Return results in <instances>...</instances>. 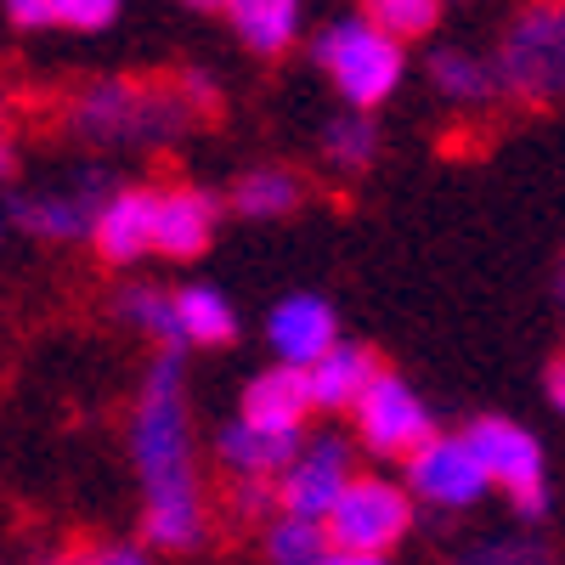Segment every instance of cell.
Masks as SVG:
<instances>
[{
  "instance_id": "obj_1",
  "label": "cell",
  "mask_w": 565,
  "mask_h": 565,
  "mask_svg": "<svg viewBox=\"0 0 565 565\" xmlns=\"http://www.w3.org/2000/svg\"><path fill=\"white\" fill-rule=\"evenodd\" d=\"M130 458L141 476V548L186 554L204 543V492L193 463V418L181 396V356L159 351L130 413Z\"/></svg>"
},
{
  "instance_id": "obj_2",
  "label": "cell",
  "mask_w": 565,
  "mask_h": 565,
  "mask_svg": "<svg viewBox=\"0 0 565 565\" xmlns=\"http://www.w3.org/2000/svg\"><path fill=\"white\" fill-rule=\"evenodd\" d=\"M68 130L90 148H159V141H175L186 125H199V114L186 108V97L175 90L170 74H153V79H125V74H108V79H90L79 85L68 108H63Z\"/></svg>"
},
{
  "instance_id": "obj_3",
  "label": "cell",
  "mask_w": 565,
  "mask_h": 565,
  "mask_svg": "<svg viewBox=\"0 0 565 565\" xmlns=\"http://www.w3.org/2000/svg\"><path fill=\"white\" fill-rule=\"evenodd\" d=\"M498 90L526 108L565 97V0H526L498 45Z\"/></svg>"
},
{
  "instance_id": "obj_4",
  "label": "cell",
  "mask_w": 565,
  "mask_h": 565,
  "mask_svg": "<svg viewBox=\"0 0 565 565\" xmlns=\"http://www.w3.org/2000/svg\"><path fill=\"white\" fill-rule=\"evenodd\" d=\"M311 57L317 68L334 79V90L351 103V114H367V108H380L391 90L402 85L407 74V57H402V45L391 34H380L367 18H340V23H328L311 45Z\"/></svg>"
},
{
  "instance_id": "obj_5",
  "label": "cell",
  "mask_w": 565,
  "mask_h": 565,
  "mask_svg": "<svg viewBox=\"0 0 565 565\" xmlns=\"http://www.w3.org/2000/svg\"><path fill=\"white\" fill-rule=\"evenodd\" d=\"M463 441L476 447L487 481H498L509 492L514 514H521V521H543L548 514V463H543V447H537V436L526 430V424L487 413L463 430Z\"/></svg>"
},
{
  "instance_id": "obj_6",
  "label": "cell",
  "mask_w": 565,
  "mask_h": 565,
  "mask_svg": "<svg viewBox=\"0 0 565 565\" xmlns=\"http://www.w3.org/2000/svg\"><path fill=\"white\" fill-rule=\"evenodd\" d=\"M328 543L345 554H391L413 532V492L380 476H356L322 521Z\"/></svg>"
},
{
  "instance_id": "obj_7",
  "label": "cell",
  "mask_w": 565,
  "mask_h": 565,
  "mask_svg": "<svg viewBox=\"0 0 565 565\" xmlns=\"http://www.w3.org/2000/svg\"><path fill=\"white\" fill-rule=\"evenodd\" d=\"M351 413H356L362 447L380 452V458H413L418 447H430V441L441 436L436 418H430V407L418 402V391L402 380V373H391V367L362 391V402H356Z\"/></svg>"
},
{
  "instance_id": "obj_8",
  "label": "cell",
  "mask_w": 565,
  "mask_h": 565,
  "mask_svg": "<svg viewBox=\"0 0 565 565\" xmlns=\"http://www.w3.org/2000/svg\"><path fill=\"white\" fill-rule=\"evenodd\" d=\"M356 481V452L345 436H317L300 447V458L277 476V509L295 521H328V509L340 503V492Z\"/></svg>"
},
{
  "instance_id": "obj_9",
  "label": "cell",
  "mask_w": 565,
  "mask_h": 565,
  "mask_svg": "<svg viewBox=\"0 0 565 565\" xmlns=\"http://www.w3.org/2000/svg\"><path fill=\"white\" fill-rule=\"evenodd\" d=\"M119 193L108 170H85L68 193H40V199H12V221L29 232V238H52V244H74L90 238L103 204Z\"/></svg>"
},
{
  "instance_id": "obj_10",
  "label": "cell",
  "mask_w": 565,
  "mask_h": 565,
  "mask_svg": "<svg viewBox=\"0 0 565 565\" xmlns=\"http://www.w3.org/2000/svg\"><path fill=\"white\" fill-rule=\"evenodd\" d=\"M407 487H413V498L436 503V509H469V503H481V492L492 481L463 436H436L430 447H418L407 458Z\"/></svg>"
},
{
  "instance_id": "obj_11",
  "label": "cell",
  "mask_w": 565,
  "mask_h": 565,
  "mask_svg": "<svg viewBox=\"0 0 565 565\" xmlns=\"http://www.w3.org/2000/svg\"><path fill=\"white\" fill-rule=\"evenodd\" d=\"M215 226H221V199L215 193H204V186H193V181L159 186L153 249L164 260H199L215 244Z\"/></svg>"
},
{
  "instance_id": "obj_12",
  "label": "cell",
  "mask_w": 565,
  "mask_h": 565,
  "mask_svg": "<svg viewBox=\"0 0 565 565\" xmlns=\"http://www.w3.org/2000/svg\"><path fill=\"white\" fill-rule=\"evenodd\" d=\"M266 340L277 351V362L289 367H311L317 356H328L340 345V317L322 295H289L271 317H266Z\"/></svg>"
},
{
  "instance_id": "obj_13",
  "label": "cell",
  "mask_w": 565,
  "mask_h": 565,
  "mask_svg": "<svg viewBox=\"0 0 565 565\" xmlns=\"http://www.w3.org/2000/svg\"><path fill=\"white\" fill-rule=\"evenodd\" d=\"M153 215H159V186H119L90 226V244L108 266H136L141 255H153Z\"/></svg>"
},
{
  "instance_id": "obj_14",
  "label": "cell",
  "mask_w": 565,
  "mask_h": 565,
  "mask_svg": "<svg viewBox=\"0 0 565 565\" xmlns=\"http://www.w3.org/2000/svg\"><path fill=\"white\" fill-rule=\"evenodd\" d=\"M244 424H255V430L266 436H300L306 418H311V380L306 367H289L277 362L266 373H255V380L244 385Z\"/></svg>"
},
{
  "instance_id": "obj_15",
  "label": "cell",
  "mask_w": 565,
  "mask_h": 565,
  "mask_svg": "<svg viewBox=\"0 0 565 565\" xmlns=\"http://www.w3.org/2000/svg\"><path fill=\"white\" fill-rule=\"evenodd\" d=\"M380 373H385V362L373 356L367 345H334L328 356H317V362L306 367V380H311V407L345 413V407L362 402V391L380 380Z\"/></svg>"
},
{
  "instance_id": "obj_16",
  "label": "cell",
  "mask_w": 565,
  "mask_h": 565,
  "mask_svg": "<svg viewBox=\"0 0 565 565\" xmlns=\"http://www.w3.org/2000/svg\"><path fill=\"white\" fill-rule=\"evenodd\" d=\"M215 458L238 481H277L282 469L300 458V436H266V430H255V424L232 418L226 430L215 436Z\"/></svg>"
},
{
  "instance_id": "obj_17",
  "label": "cell",
  "mask_w": 565,
  "mask_h": 565,
  "mask_svg": "<svg viewBox=\"0 0 565 565\" xmlns=\"http://www.w3.org/2000/svg\"><path fill=\"white\" fill-rule=\"evenodd\" d=\"M300 7L306 0H232L226 18H232V34H238L255 57L271 63L300 40Z\"/></svg>"
},
{
  "instance_id": "obj_18",
  "label": "cell",
  "mask_w": 565,
  "mask_h": 565,
  "mask_svg": "<svg viewBox=\"0 0 565 565\" xmlns=\"http://www.w3.org/2000/svg\"><path fill=\"white\" fill-rule=\"evenodd\" d=\"M306 204V181L289 164H255L232 181V215L244 221H282Z\"/></svg>"
},
{
  "instance_id": "obj_19",
  "label": "cell",
  "mask_w": 565,
  "mask_h": 565,
  "mask_svg": "<svg viewBox=\"0 0 565 565\" xmlns=\"http://www.w3.org/2000/svg\"><path fill=\"white\" fill-rule=\"evenodd\" d=\"M424 68H430V85L441 90L447 103L476 108V103H492V97H498V74H492V63H481L476 52H463V45H436Z\"/></svg>"
},
{
  "instance_id": "obj_20",
  "label": "cell",
  "mask_w": 565,
  "mask_h": 565,
  "mask_svg": "<svg viewBox=\"0 0 565 565\" xmlns=\"http://www.w3.org/2000/svg\"><path fill=\"white\" fill-rule=\"evenodd\" d=\"M175 322L186 345H232L238 340V311H232L215 289L193 282V289H175Z\"/></svg>"
},
{
  "instance_id": "obj_21",
  "label": "cell",
  "mask_w": 565,
  "mask_h": 565,
  "mask_svg": "<svg viewBox=\"0 0 565 565\" xmlns=\"http://www.w3.org/2000/svg\"><path fill=\"white\" fill-rule=\"evenodd\" d=\"M119 317L130 328H141L148 340H159L164 351H181V322H175V289H153V282H130L114 295Z\"/></svg>"
},
{
  "instance_id": "obj_22",
  "label": "cell",
  "mask_w": 565,
  "mask_h": 565,
  "mask_svg": "<svg viewBox=\"0 0 565 565\" xmlns=\"http://www.w3.org/2000/svg\"><path fill=\"white\" fill-rule=\"evenodd\" d=\"M322 159L345 170V175H362L373 159H380V125L367 114H345V119H328L322 130Z\"/></svg>"
},
{
  "instance_id": "obj_23",
  "label": "cell",
  "mask_w": 565,
  "mask_h": 565,
  "mask_svg": "<svg viewBox=\"0 0 565 565\" xmlns=\"http://www.w3.org/2000/svg\"><path fill=\"white\" fill-rule=\"evenodd\" d=\"M441 7L447 0H362V18L380 34H391L396 45H407V40H424L441 23Z\"/></svg>"
},
{
  "instance_id": "obj_24",
  "label": "cell",
  "mask_w": 565,
  "mask_h": 565,
  "mask_svg": "<svg viewBox=\"0 0 565 565\" xmlns=\"http://www.w3.org/2000/svg\"><path fill=\"white\" fill-rule=\"evenodd\" d=\"M328 532L317 521H295V514H277L266 526V559L271 565H322L328 559Z\"/></svg>"
},
{
  "instance_id": "obj_25",
  "label": "cell",
  "mask_w": 565,
  "mask_h": 565,
  "mask_svg": "<svg viewBox=\"0 0 565 565\" xmlns=\"http://www.w3.org/2000/svg\"><path fill=\"white\" fill-rule=\"evenodd\" d=\"M452 565H554V548L543 537H503V543H481Z\"/></svg>"
},
{
  "instance_id": "obj_26",
  "label": "cell",
  "mask_w": 565,
  "mask_h": 565,
  "mask_svg": "<svg viewBox=\"0 0 565 565\" xmlns=\"http://www.w3.org/2000/svg\"><path fill=\"white\" fill-rule=\"evenodd\" d=\"M226 514H232L238 526H271V514H277V487H271V481H232Z\"/></svg>"
},
{
  "instance_id": "obj_27",
  "label": "cell",
  "mask_w": 565,
  "mask_h": 565,
  "mask_svg": "<svg viewBox=\"0 0 565 565\" xmlns=\"http://www.w3.org/2000/svg\"><path fill=\"white\" fill-rule=\"evenodd\" d=\"M170 79H175V90L186 97V108L199 114V125H210V119H221V108H226V97H221V85L204 74V68H170Z\"/></svg>"
},
{
  "instance_id": "obj_28",
  "label": "cell",
  "mask_w": 565,
  "mask_h": 565,
  "mask_svg": "<svg viewBox=\"0 0 565 565\" xmlns=\"http://www.w3.org/2000/svg\"><path fill=\"white\" fill-rule=\"evenodd\" d=\"M52 7H57V23H63V29H74V34H103V29L119 18L125 0H52Z\"/></svg>"
},
{
  "instance_id": "obj_29",
  "label": "cell",
  "mask_w": 565,
  "mask_h": 565,
  "mask_svg": "<svg viewBox=\"0 0 565 565\" xmlns=\"http://www.w3.org/2000/svg\"><path fill=\"white\" fill-rule=\"evenodd\" d=\"M7 18H12V29H52L57 7L52 0H7Z\"/></svg>"
},
{
  "instance_id": "obj_30",
  "label": "cell",
  "mask_w": 565,
  "mask_h": 565,
  "mask_svg": "<svg viewBox=\"0 0 565 565\" xmlns=\"http://www.w3.org/2000/svg\"><path fill=\"white\" fill-rule=\"evenodd\" d=\"M90 565H153L141 543H90Z\"/></svg>"
},
{
  "instance_id": "obj_31",
  "label": "cell",
  "mask_w": 565,
  "mask_h": 565,
  "mask_svg": "<svg viewBox=\"0 0 565 565\" xmlns=\"http://www.w3.org/2000/svg\"><path fill=\"white\" fill-rule=\"evenodd\" d=\"M40 565H90V543H57L52 554H40Z\"/></svg>"
},
{
  "instance_id": "obj_32",
  "label": "cell",
  "mask_w": 565,
  "mask_h": 565,
  "mask_svg": "<svg viewBox=\"0 0 565 565\" xmlns=\"http://www.w3.org/2000/svg\"><path fill=\"white\" fill-rule=\"evenodd\" d=\"M543 385H548V402L565 413V356H554L548 362V373H543Z\"/></svg>"
},
{
  "instance_id": "obj_33",
  "label": "cell",
  "mask_w": 565,
  "mask_h": 565,
  "mask_svg": "<svg viewBox=\"0 0 565 565\" xmlns=\"http://www.w3.org/2000/svg\"><path fill=\"white\" fill-rule=\"evenodd\" d=\"M322 565H391L385 554H345V548H328Z\"/></svg>"
},
{
  "instance_id": "obj_34",
  "label": "cell",
  "mask_w": 565,
  "mask_h": 565,
  "mask_svg": "<svg viewBox=\"0 0 565 565\" xmlns=\"http://www.w3.org/2000/svg\"><path fill=\"white\" fill-rule=\"evenodd\" d=\"M18 170V141H12V130L7 125H0V181H7Z\"/></svg>"
},
{
  "instance_id": "obj_35",
  "label": "cell",
  "mask_w": 565,
  "mask_h": 565,
  "mask_svg": "<svg viewBox=\"0 0 565 565\" xmlns=\"http://www.w3.org/2000/svg\"><path fill=\"white\" fill-rule=\"evenodd\" d=\"M186 7H193V12H226L232 0H186Z\"/></svg>"
}]
</instances>
